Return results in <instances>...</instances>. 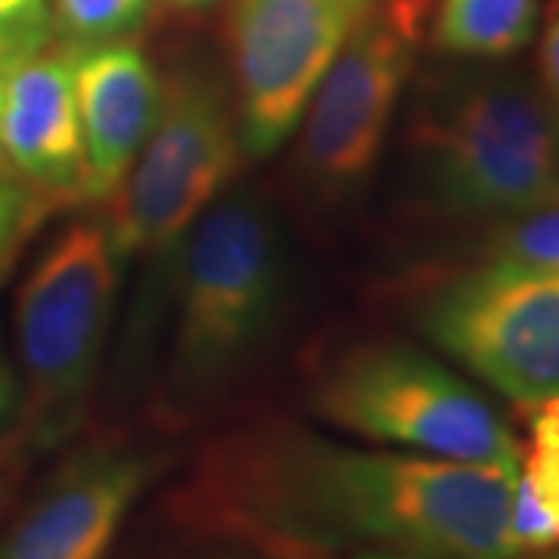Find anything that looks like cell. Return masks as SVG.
I'll list each match as a JSON object with an SVG mask.
<instances>
[{"label":"cell","instance_id":"1","mask_svg":"<svg viewBox=\"0 0 559 559\" xmlns=\"http://www.w3.org/2000/svg\"><path fill=\"white\" fill-rule=\"evenodd\" d=\"M516 473L360 451L293 423H259L202 451L175 510L197 532L277 559L380 547L448 559H520L510 535Z\"/></svg>","mask_w":559,"mask_h":559},{"label":"cell","instance_id":"2","mask_svg":"<svg viewBox=\"0 0 559 559\" xmlns=\"http://www.w3.org/2000/svg\"><path fill=\"white\" fill-rule=\"evenodd\" d=\"M417 187L460 221H510L559 202V121L516 75H463L429 87L407 124Z\"/></svg>","mask_w":559,"mask_h":559},{"label":"cell","instance_id":"3","mask_svg":"<svg viewBox=\"0 0 559 559\" xmlns=\"http://www.w3.org/2000/svg\"><path fill=\"white\" fill-rule=\"evenodd\" d=\"M289 252L271 202L237 190L212 202L180 240L178 318L168 392L200 404L252 367L277 333Z\"/></svg>","mask_w":559,"mask_h":559},{"label":"cell","instance_id":"4","mask_svg":"<svg viewBox=\"0 0 559 559\" xmlns=\"http://www.w3.org/2000/svg\"><path fill=\"white\" fill-rule=\"evenodd\" d=\"M124 255L109 221H81L44 249L16 296L22 448L50 451L75 436L97 382Z\"/></svg>","mask_w":559,"mask_h":559},{"label":"cell","instance_id":"5","mask_svg":"<svg viewBox=\"0 0 559 559\" xmlns=\"http://www.w3.org/2000/svg\"><path fill=\"white\" fill-rule=\"evenodd\" d=\"M314 411L360 439L520 469V441L476 385L407 342H370L314 382Z\"/></svg>","mask_w":559,"mask_h":559},{"label":"cell","instance_id":"6","mask_svg":"<svg viewBox=\"0 0 559 559\" xmlns=\"http://www.w3.org/2000/svg\"><path fill=\"white\" fill-rule=\"evenodd\" d=\"M432 28V0H380L305 106L296 168L320 202L355 197L380 159L404 84Z\"/></svg>","mask_w":559,"mask_h":559},{"label":"cell","instance_id":"7","mask_svg":"<svg viewBox=\"0 0 559 559\" xmlns=\"http://www.w3.org/2000/svg\"><path fill=\"white\" fill-rule=\"evenodd\" d=\"M411 318L444 355L522 407L559 399V274L476 261L426 280Z\"/></svg>","mask_w":559,"mask_h":559},{"label":"cell","instance_id":"8","mask_svg":"<svg viewBox=\"0 0 559 559\" xmlns=\"http://www.w3.org/2000/svg\"><path fill=\"white\" fill-rule=\"evenodd\" d=\"M237 103L200 69L165 84L162 116L140 156L112 193L109 230L124 255L171 252L242 162Z\"/></svg>","mask_w":559,"mask_h":559},{"label":"cell","instance_id":"9","mask_svg":"<svg viewBox=\"0 0 559 559\" xmlns=\"http://www.w3.org/2000/svg\"><path fill=\"white\" fill-rule=\"evenodd\" d=\"M380 0H234L230 62L242 153L274 156L296 134L326 66Z\"/></svg>","mask_w":559,"mask_h":559},{"label":"cell","instance_id":"10","mask_svg":"<svg viewBox=\"0 0 559 559\" xmlns=\"http://www.w3.org/2000/svg\"><path fill=\"white\" fill-rule=\"evenodd\" d=\"M162 457L131 441H100L69 457L0 538V559H106Z\"/></svg>","mask_w":559,"mask_h":559},{"label":"cell","instance_id":"11","mask_svg":"<svg viewBox=\"0 0 559 559\" xmlns=\"http://www.w3.org/2000/svg\"><path fill=\"white\" fill-rule=\"evenodd\" d=\"M0 150L13 175L53 205L87 202L72 47H44L3 72Z\"/></svg>","mask_w":559,"mask_h":559},{"label":"cell","instance_id":"12","mask_svg":"<svg viewBox=\"0 0 559 559\" xmlns=\"http://www.w3.org/2000/svg\"><path fill=\"white\" fill-rule=\"evenodd\" d=\"M87 202L112 200L146 146L165 103V81L134 40L116 38L75 50Z\"/></svg>","mask_w":559,"mask_h":559},{"label":"cell","instance_id":"13","mask_svg":"<svg viewBox=\"0 0 559 559\" xmlns=\"http://www.w3.org/2000/svg\"><path fill=\"white\" fill-rule=\"evenodd\" d=\"M528 441L520 444L510 535L520 554L559 547V399L525 404Z\"/></svg>","mask_w":559,"mask_h":559},{"label":"cell","instance_id":"14","mask_svg":"<svg viewBox=\"0 0 559 559\" xmlns=\"http://www.w3.org/2000/svg\"><path fill=\"white\" fill-rule=\"evenodd\" d=\"M538 28V0H432V40L451 57H513Z\"/></svg>","mask_w":559,"mask_h":559},{"label":"cell","instance_id":"15","mask_svg":"<svg viewBox=\"0 0 559 559\" xmlns=\"http://www.w3.org/2000/svg\"><path fill=\"white\" fill-rule=\"evenodd\" d=\"M153 0H53V38L84 50L131 35L146 20Z\"/></svg>","mask_w":559,"mask_h":559},{"label":"cell","instance_id":"16","mask_svg":"<svg viewBox=\"0 0 559 559\" xmlns=\"http://www.w3.org/2000/svg\"><path fill=\"white\" fill-rule=\"evenodd\" d=\"M479 261L559 274V202L520 218L498 221V230L481 246Z\"/></svg>","mask_w":559,"mask_h":559},{"label":"cell","instance_id":"17","mask_svg":"<svg viewBox=\"0 0 559 559\" xmlns=\"http://www.w3.org/2000/svg\"><path fill=\"white\" fill-rule=\"evenodd\" d=\"M53 40V0H0V69L28 60Z\"/></svg>","mask_w":559,"mask_h":559},{"label":"cell","instance_id":"18","mask_svg":"<svg viewBox=\"0 0 559 559\" xmlns=\"http://www.w3.org/2000/svg\"><path fill=\"white\" fill-rule=\"evenodd\" d=\"M53 202L40 197L16 175L0 171V277L10 271L25 240L38 227Z\"/></svg>","mask_w":559,"mask_h":559},{"label":"cell","instance_id":"19","mask_svg":"<svg viewBox=\"0 0 559 559\" xmlns=\"http://www.w3.org/2000/svg\"><path fill=\"white\" fill-rule=\"evenodd\" d=\"M538 91L559 121V0L547 7L538 44Z\"/></svg>","mask_w":559,"mask_h":559},{"label":"cell","instance_id":"20","mask_svg":"<svg viewBox=\"0 0 559 559\" xmlns=\"http://www.w3.org/2000/svg\"><path fill=\"white\" fill-rule=\"evenodd\" d=\"M22 407V382L16 373L0 360V439L16 426Z\"/></svg>","mask_w":559,"mask_h":559},{"label":"cell","instance_id":"21","mask_svg":"<svg viewBox=\"0 0 559 559\" xmlns=\"http://www.w3.org/2000/svg\"><path fill=\"white\" fill-rule=\"evenodd\" d=\"M348 559H448L439 554H423V550H358V554H348Z\"/></svg>","mask_w":559,"mask_h":559},{"label":"cell","instance_id":"22","mask_svg":"<svg viewBox=\"0 0 559 559\" xmlns=\"http://www.w3.org/2000/svg\"><path fill=\"white\" fill-rule=\"evenodd\" d=\"M165 3L175 7V10H183V13H193V10H205V7H212L218 0H165Z\"/></svg>","mask_w":559,"mask_h":559},{"label":"cell","instance_id":"23","mask_svg":"<svg viewBox=\"0 0 559 559\" xmlns=\"http://www.w3.org/2000/svg\"><path fill=\"white\" fill-rule=\"evenodd\" d=\"M0 100H3V69H0Z\"/></svg>","mask_w":559,"mask_h":559},{"label":"cell","instance_id":"24","mask_svg":"<svg viewBox=\"0 0 559 559\" xmlns=\"http://www.w3.org/2000/svg\"><path fill=\"white\" fill-rule=\"evenodd\" d=\"M550 559H559V554H554V557H550Z\"/></svg>","mask_w":559,"mask_h":559}]
</instances>
